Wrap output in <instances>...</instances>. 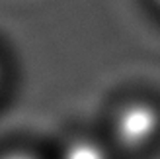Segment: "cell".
Segmentation results:
<instances>
[{"label":"cell","mask_w":160,"mask_h":159,"mask_svg":"<svg viewBox=\"0 0 160 159\" xmlns=\"http://www.w3.org/2000/svg\"><path fill=\"white\" fill-rule=\"evenodd\" d=\"M59 159H111V155L102 141L88 136H76L61 147Z\"/></svg>","instance_id":"2"},{"label":"cell","mask_w":160,"mask_h":159,"mask_svg":"<svg viewBox=\"0 0 160 159\" xmlns=\"http://www.w3.org/2000/svg\"><path fill=\"white\" fill-rule=\"evenodd\" d=\"M160 134V110L147 100H131L117 108L111 120V138L127 151L148 147Z\"/></svg>","instance_id":"1"},{"label":"cell","mask_w":160,"mask_h":159,"mask_svg":"<svg viewBox=\"0 0 160 159\" xmlns=\"http://www.w3.org/2000/svg\"><path fill=\"white\" fill-rule=\"evenodd\" d=\"M154 2H156V6H160V0H154Z\"/></svg>","instance_id":"4"},{"label":"cell","mask_w":160,"mask_h":159,"mask_svg":"<svg viewBox=\"0 0 160 159\" xmlns=\"http://www.w3.org/2000/svg\"><path fill=\"white\" fill-rule=\"evenodd\" d=\"M0 159H39L31 153H26V151H12V153H4L0 155Z\"/></svg>","instance_id":"3"}]
</instances>
